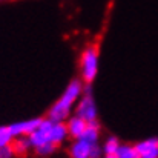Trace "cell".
<instances>
[{"mask_svg": "<svg viewBox=\"0 0 158 158\" xmlns=\"http://www.w3.org/2000/svg\"><path fill=\"white\" fill-rule=\"evenodd\" d=\"M83 89H85V83L81 81V78L71 80L66 89L63 91V94L58 97V100L49 107L48 118L52 121H66L71 117L72 110L75 109L77 102L83 94Z\"/></svg>", "mask_w": 158, "mask_h": 158, "instance_id": "obj_1", "label": "cell"}, {"mask_svg": "<svg viewBox=\"0 0 158 158\" xmlns=\"http://www.w3.org/2000/svg\"><path fill=\"white\" fill-rule=\"evenodd\" d=\"M98 51L95 46H88L80 58V78L85 85H92L98 74Z\"/></svg>", "mask_w": 158, "mask_h": 158, "instance_id": "obj_2", "label": "cell"}, {"mask_svg": "<svg viewBox=\"0 0 158 158\" xmlns=\"http://www.w3.org/2000/svg\"><path fill=\"white\" fill-rule=\"evenodd\" d=\"M74 110H75V115H78L80 118L86 120L88 123L97 120V117H98V109H97V103H95V98H94L91 85H85L83 94H81L80 100L77 102Z\"/></svg>", "mask_w": 158, "mask_h": 158, "instance_id": "obj_3", "label": "cell"}, {"mask_svg": "<svg viewBox=\"0 0 158 158\" xmlns=\"http://www.w3.org/2000/svg\"><path fill=\"white\" fill-rule=\"evenodd\" d=\"M42 120L43 118H39V117L29 118V120H22V121H15V123L9 124V127H11V132L15 138L17 137H28L40 126Z\"/></svg>", "mask_w": 158, "mask_h": 158, "instance_id": "obj_4", "label": "cell"}, {"mask_svg": "<svg viewBox=\"0 0 158 158\" xmlns=\"http://www.w3.org/2000/svg\"><path fill=\"white\" fill-rule=\"evenodd\" d=\"M138 158H158V138H146L134 144Z\"/></svg>", "mask_w": 158, "mask_h": 158, "instance_id": "obj_5", "label": "cell"}, {"mask_svg": "<svg viewBox=\"0 0 158 158\" xmlns=\"http://www.w3.org/2000/svg\"><path fill=\"white\" fill-rule=\"evenodd\" d=\"M95 144V143H94ZM92 143L81 140V138H75L71 146H69V157L71 158H91L92 152Z\"/></svg>", "mask_w": 158, "mask_h": 158, "instance_id": "obj_6", "label": "cell"}, {"mask_svg": "<svg viewBox=\"0 0 158 158\" xmlns=\"http://www.w3.org/2000/svg\"><path fill=\"white\" fill-rule=\"evenodd\" d=\"M86 126H88V121L86 120H83V118H80L78 115H71L68 120H66V127H68V134H69V137L71 138H80L81 135H83V132H85V129H86Z\"/></svg>", "mask_w": 158, "mask_h": 158, "instance_id": "obj_7", "label": "cell"}, {"mask_svg": "<svg viewBox=\"0 0 158 158\" xmlns=\"http://www.w3.org/2000/svg\"><path fill=\"white\" fill-rule=\"evenodd\" d=\"M68 137H69V134H68V127H66L64 121H52L51 123V127H49V143L58 146Z\"/></svg>", "mask_w": 158, "mask_h": 158, "instance_id": "obj_8", "label": "cell"}, {"mask_svg": "<svg viewBox=\"0 0 158 158\" xmlns=\"http://www.w3.org/2000/svg\"><path fill=\"white\" fill-rule=\"evenodd\" d=\"M80 138L86 140V141H89L92 144L98 143V140H100V124H98V121L97 120L95 121H89L86 129H85V132H83V135Z\"/></svg>", "mask_w": 158, "mask_h": 158, "instance_id": "obj_9", "label": "cell"}, {"mask_svg": "<svg viewBox=\"0 0 158 158\" xmlns=\"http://www.w3.org/2000/svg\"><path fill=\"white\" fill-rule=\"evenodd\" d=\"M12 148H14V151H15L17 155L26 154L28 151L32 149V148H31V143H29V140H28V137H17V138H14Z\"/></svg>", "mask_w": 158, "mask_h": 158, "instance_id": "obj_10", "label": "cell"}, {"mask_svg": "<svg viewBox=\"0 0 158 158\" xmlns=\"http://www.w3.org/2000/svg\"><path fill=\"white\" fill-rule=\"evenodd\" d=\"M120 141H118V138L117 137H107L106 138V141L103 143V152H105V155H115L117 154V151H118V148H120Z\"/></svg>", "mask_w": 158, "mask_h": 158, "instance_id": "obj_11", "label": "cell"}, {"mask_svg": "<svg viewBox=\"0 0 158 158\" xmlns=\"http://www.w3.org/2000/svg\"><path fill=\"white\" fill-rule=\"evenodd\" d=\"M115 157L117 158H138V154H137V149H135L134 144H120Z\"/></svg>", "mask_w": 158, "mask_h": 158, "instance_id": "obj_12", "label": "cell"}, {"mask_svg": "<svg viewBox=\"0 0 158 158\" xmlns=\"http://www.w3.org/2000/svg\"><path fill=\"white\" fill-rule=\"evenodd\" d=\"M14 138L15 137L12 135L9 126H0V148L11 146L12 141H14Z\"/></svg>", "mask_w": 158, "mask_h": 158, "instance_id": "obj_13", "label": "cell"}, {"mask_svg": "<svg viewBox=\"0 0 158 158\" xmlns=\"http://www.w3.org/2000/svg\"><path fill=\"white\" fill-rule=\"evenodd\" d=\"M55 149H57L55 144H52V143H46V144H43V146L34 149V151H35V154L40 155V157H48V155H52L54 152H55Z\"/></svg>", "mask_w": 158, "mask_h": 158, "instance_id": "obj_14", "label": "cell"}, {"mask_svg": "<svg viewBox=\"0 0 158 158\" xmlns=\"http://www.w3.org/2000/svg\"><path fill=\"white\" fill-rule=\"evenodd\" d=\"M15 151L11 146H5V148H0V158H15Z\"/></svg>", "mask_w": 158, "mask_h": 158, "instance_id": "obj_15", "label": "cell"}, {"mask_svg": "<svg viewBox=\"0 0 158 158\" xmlns=\"http://www.w3.org/2000/svg\"><path fill=\"white\" fill-rule=\"evenodd\" d=\"M103 158H117V157H115V155H105Z\"/></svg>", "mask_w": 158, "mask_h": 158, "instance_id": "obj_16", "label": "cell"}]
</instances>
